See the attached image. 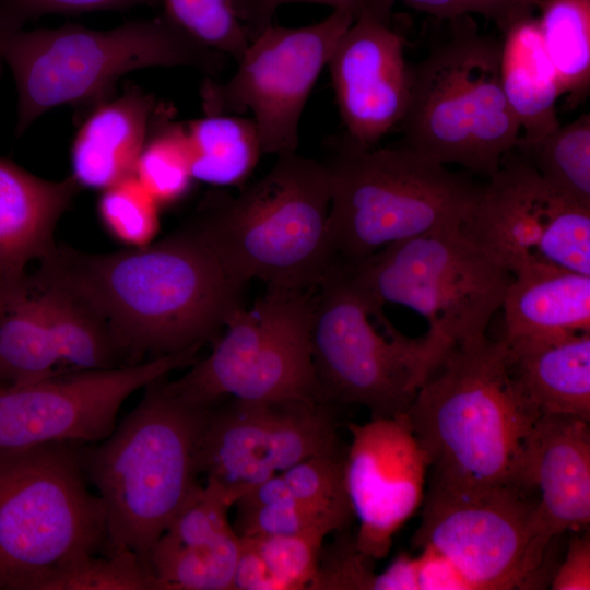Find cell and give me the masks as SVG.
<instances>
[{
    "label": "cell",
    "instance_id": "obj_21",
    "mask_svg": "<svg viewBox=\"0 0 590 590\" xmlns=\"http://www.w3.org/2000/svg\"><path fill=\"white\" fill-rule=\"evenodd\" d=\"M499 339L515 382L540 417L590 421V331Z\"/></svg>",
    "mask_w": 590,
    "mask_h": 590
},
{
    "label": "cell",
    "instance_id": "obj_29",
    "mask_svg": "<svg viewBox=\"0 0 590 590\" xmlns=\"http://www.w3.org/2000/svg\"><path fill=\"white\" fill-rule=\"evenodd\" d=\"M514 151L548 186L590 206V116L559 125L531 141H517Z\"/></svg>",
    "mask_w": 590,
    "mask_h": 590
},
{
    "label": "cell",
    "instance_id": "obj_9",
    "mask_svg": "<svg viewBox=\"0 0 590 590\" xmlns=\"http://www.w3.org/2000/svg\"><path fill=\"white\" fill-rule=\"evenodd\" d=\"M318 290L311 347L323 401L362 405L371 417L406 413L441 361L432 338L402 334L337 263Z\"/></svg>",
    "mask_w": 590,
    "mask_h": 590
},
{
    "label": "cell",
    "instance_id": "obj_41",
    "mask_svg": "<svg viewBox=\"0 0 590 590\" xmlns=\"http://www.w3.org/2000/svg\"><path fill=\"white\" fill-rule=\"evenodd\" d=\"M552 590H589L590 589V534H574L568 547L552 577Z\"/></svg>",
    "mask_w": 590,
    "mask_h": 590
},
{
    "label": "cell",
    "instance_id": "obj_6",
    "mask_svg": "<svg viewBox=\"0 0 590 590\" xmlns=\"http://www.w3.org/2000/svg\"><path fill=\"white\" fill-rule=\"evenodd\" d=\"M84 445L0 448V590H48L106 553L105 506L91 491Z\"/></svg>",
    "mask_w": 590,
    "mask_h": 590
},
{
    "label": "cell",
    "instance_id": "obj_11",
    "mask_svg": "<svg viewBox=\"0 0 590 590\" xmlns=\"http://www.w3.org/2000/svg\"><path fill=\"white\" fill-rule=\"evenodd\" d=\"M314 308L309 290L268 286L251 307L229 318L205 358L167 381L169 388L205 409L228 399L327 403L312 359Z\"/></svg>",
    "mask_w": 590,
    "mask_h": 590
},
{
    "label": "cell",
    "instance_id": "obj_17",
    "mask_svg": "<svg viewBox=\"0 0 590 590\" xmlns=\"http://www.w3.org/2000/svg\"><path fill=\"white\" fill-rule=\"evenodd\" d=\"M349 430L344 481L358 520L354 545L379 560L424 499L429 459L405 413L351 423Z\"/></svg>",
    "mask_w": 590,
    "mask_h": 590
},
{
    "label": "cell",
    "instance_id": "obj_42",
    "mask_svg": "<svg viewBox=\"0 0 590 590\" xmlns=\"http://www.w3.org/2000/svg\"><path fill=\"white\" fill-rule=\"evenodd\" d=\"M363 0H243L241 17L249 37L252 40L262 31L272 25L275 11L283 4L308 2L324 4L337 9H346L355 15Z\"/></svg>",
    "mask_w": 590,
    "mask_h": 590
},
{
    "label": "cell",
    "instance_id": "obj_31",
    "mask_svg": "<svg viewBox=\"0 0 590 590\" xmlns=\"http://www.w3.org/2000/svg\"><path fill=\"white\" fill-rule=\"evenodd\" d=\"M134 176L161 208L189 193L194 179L186 126L172 119L169 108H155Z\"/></svg>",
    "mask_w": 590,
    "mask_h": 590
},
{
    "label": "cell",
    "instance_id": "obj_25",
    "mask_svg": "<svg viewBox=\"0 0 590 590\" xmlns=\"http://www.w3.org/2000/svg\"><path fill=\"white\" fill-rule=\"evenodd\" d=\"M185 126L194 180L216 187H240L263 154L252 118L204 114Z\"/></svg>",
    "mask_w": 590,
    "mask_h": 590
},
{
    "label": "cell",
    "instance_id": "obj_8",
    "mask_svg": "<svg viewBox=\"0 0 590 590\" xmlns=\"http://www.w3.org/2000/svg\"><path fill=\"white\" fill-rule=\"evenodd\" d=\"M448 22L449 36L411 66L403 145L489 177L520 138L500 85V40L471 16Z\"/></svg>",
    "mask_w": 590,
    "mask_h": 590
},
{
    "label": "cell",
    "instance_id": "obj_46",
    "mask_svg": "<svg viewBox=\"0 0 590 590\" xmlns=\"http://www.w3.org/2000/svg\"><path fill=\"white\" fill-rule=\"evenodd\" d=\"M1 62H2V61L0 60V74H1Z\"/></svg>",
    "mask_w": 590,
    "mask_h": 590
},
{
    "label": "cell",
    "instance_id": "obj_5",
    "mask_svg": "<svg viewBox=\"0 0 590 590\" xmlns=\"http://www.w3.org/2000/svg\"><path fill=\"white\" fill-rule=\"evenodd\" d=\"M0 60L17 88L16 135L59 105L92 109L110 99L128 72L149 67H191L215 75L226 56L197 42L165 16L131 21L109 31L0 27Z\"/></svg>",
    "mask_w": 590,
    "mask_h": 590
},
{
    "label": "cell",
    "instance_id": "obj_44",
    "mask_svg": "<svg viewBox=\"0 0 590 590\" xmlns=\"http://www.w3.org/2000/svg\"><path fill=\"white\" fill-rule=\"evenodd\" d=\"M370 590H420L416 555L399 554L384 571L375 573Z\"/></svg>",
    "mask_w": 590,
    "mask_h": 590
},
{
    "label": "cell",
    "instance_id": "obj_10",
    "mask_svg": "<svg viewBox=\"0 0 590 590\" xmlns=\"http://www.w3.org/2000/svg\"><path fill=\"white\" fill-rule=\"evenodd\" d=\"M337 263L378 306L398 304L424 317L426 333L445 355L487 335L512 280L460 227Z\"/></svg>",
    "mask_w": 590,
    "mask_h": 590
},
{
    "label": "cell",
    "instance_id": "obj_22",
    "mask_svg": "<svg viewBox=\"0 0 590 590\" xmlns=\"http://www.w3.org/2000/svg\"><path fill=\"white\" fill-rule=\"evenodd\" d=\"M155 108L154 97L135 86L93 107L71 149L76 184L102 191L134 176Z\"/></svg>",
    "mask_w": 590,
    "mask_h": 590
},
{
    "label": "cell",
    "instance_id": "obj_7",
    "mask_svg": "<svg viewBox=\"0 0 590 590\" xmlns=\"http://www.w3.org/2000/svg\"><path fill=\"white\" fill-rule=\"evenodd\" d=\"M323 162L335 261H353L436 231L461 227L482 185L412 149L363 148L345 134Z\"/></svg>",
    "mask_w": 590,
    "mask_h": 590
},
{
    "label": "cell",
    "instance_id": "obj_28",
    "mask_svg": "<svg viewBox=\"0 0 590 590\" xmlns=\"http://www.w3.org/2000/svg\"><path fill=\"white\" fill-rule=\"evenodd\" d=\"M64 370L36 297L31 293L0 318V388Z\"/></svg>",
    "mask_w": 590,
    "mask_h": 590
},
{
    "label": "cell",
    "instance_id": "obj_14",
    "mask_svg": "<svg viewBox=\"0 0 590 590\" xmlns=\"http://www.w3.org/2000/svg\"><path fill=\"white\" fill-rule=\"evenodd\" d=\"M479 197L461 231L511 274L550 264L590 275V206L548 186L512 150Z\"/></svg>",
    "mask_w": 590,
    "mask_h": 590
},
{
    "label": "cell",
    "instance_id": "obj_20",
    "mask_svg": "<svg viewBox=\"0 0 590 590\" xmlns=\"http://www.w3.org/2000/svg\"><path fill=\"white\" fill-rule=\"evenodd\" d=\"M81 187L47 180L0 157V298L11 309L30 294L28 263L56 247L54 232Z\"/></svg>",
    "mask_w": 590,
    "mask_h": 590
},
{
    "label": "cell",
    "instance_id": "obj_36",
    "mask_svg": "<svg viewBox=\"0 0 590 590\" xmlns=\"http://www.w3.org/2000/svg\"><path fill=\"white\" fill-rule=\"evenodd\" d=\"M345 455L346 450H341L311 457L281 472L290 497L352 519L344 481Z\"/></svg>",
    "mask_w": 590,
    "mask_h": 590
},
{
    "label": "cell",
    "instance_id": "obj_39",
    "mask_svg": "<svg viewBox=\"0 0 590 590\" xmlns=\"http://www.w3.org/2000/svg\"><path fill=\"white\" fill-rule=\"evenodd\" d=\"M373 562L356 550L354 541L339 543L320 559L310 590H370Z\"/></svg>",
    "mask_w": 590,
    "mask_h": 590
},
{
    "label": "cell",
    "instance_id": "obj_34",
    "mask_svg": "<svg viewBox=\"0 0 590 590\" xmlns=\"http://www.w3.org/2000/svg\"><path fill=\"white\" fill-rule=\"evenodd\" d=\"M234 530L238 535H298L310 532L330 534L342 530L351 518L322 510L291 497L262 506L235 504Z\"/></svg>",
    "mask_w": 590,
    "mask_h": 590
},
{
    "label": "cell",
    "instance_id": "obj_33",
    "mask_svg": "<svg viewBox=\"0 0 590 590\" xmlns=\"http://www.w3.org/2000/svg\"><path fill=\"white\" fill-rule=\"evenodd\" d=\"M160 209L135 176L102 190L97 204L107 233L127 247H142L153 241L160 227Z\"/></svg>",
    "mask_w": 590,
    "mask_h": 590
},
{
    "label": "cell",
    "instance_id": "obj_40",
    "mask_svg": "<svg viewBox=\"0 0 590 590\" xmlns=\"http://www.w3.org/2000/svg\"><path fill=\"white\" fill-rule=\"evenodd\" d=\"M161 0H0V27L22 28L32 19L51 13L120 10L135 5L155 7Z\"/></svg>",
    "mask_w": 590,
    "mask_h": 590
},
{
    "label": "cell",
    "instance_id": "obj_16",
    "mask_svg": "<svg viewBox=\"0 0 590 590\" xmlns=\"http://www.w3.org/2000/svg\"><path fill=\"white\" fill-rule=\"evenodd\" d=\"M329 403L224 400L206 415L200 474L249 488L311 457L344 450Z\"/></svg>",
    "mask_w": 590,
    "mask_h": 590
},
{
    "label": "cell",
    "instance_id": "obj_26",
    "mask_svg": "<svg viewBox=\"0 0 590 590\" xmlns=\"http://www.w3.org/2000/svg\"><path fill=\"white\" fill-rule=\"evenodd\" d=\"M67 371L127 366L107 327L84 305L48 285L30 283Z\"/></svg>",
    "mask_w": 590,
    "mask_h": 590
},
{
    "label": "cell",
    "instance_id": "obj_19",
    "mask_svg": "<svg viewBox=\"0 0 590 590\" xmlns=\"http://www.w3.org/2000/svg\"><path fill=\"white\" fill-rule=\"evenodd\" d=\"M528 482L535 489V529L546 552L554 538L590 523L589 421L552 415L538 420L530 445Z\"/></svg>",
    "mask_w": 590,
    "mask_h": 590
},
{
    "label": "cell",
    "instance_id": "obj_45",
    "mask_svg": "<svg viewBox=\"0 0 590 590\" xmlns=\"http://www.w3.org/2000/svg\"><path fill=\"white\" fill-rule=\"evenodd\" d=\"M9 310V306L0 298V318Z\"/></svg>",
    "mask_w": 590,
    "mask_h": 590
},
{
    "label": "cell",
    "instance_id": "obj_2",
    "mask_svg": "<svg viewBox=\"0 0 590 590\" xmlns=\"http://www.w3.org/2000/svg\"><path fill=\"white\" fill-rule=\"evenodd\" d=\"M405 414L428 456L429 484L455 491L532 488L528 462L540 416L515 382L499 338L452 347Z\"/></svg>",
    "mask_w": 590,
    "mask_h": 590
},
{
    "label": "cell",
    "instance_id": "obj_15",
    "mask_svg": "<svg viewBox=\"0 0 590 590\" xmlns=\"http://www.w3.org/2000/svg\"><path fill=\"white\" fill-rule=\"evenodd\" d=\"M199 350L0 388V448L102 441L115 429L118 411L129 396L175 369L192 365Z\"/></svg>",
    "mask_w": 590,
    "mask_h": 590
},
{
    "label": "cell",
    "instance_id": "obj_24",
    "mask_svg": "<svg viewBox=\"0 0 590 590\" xmlns=\"http://www.w3.org/2000/svg\"><path fill=\"white\" fill-rule=\"evenodd\" d=\"M499 76L522 141L545 135L560 123L556 113L563 90L544 49L538 17L526 15L503 33Z\"/></svg>",
    "mask_w": 590,
    "mask_h": 590
},
{
    "label": "cell",
    "instance_id": "obj_27",
    "mask_svg": "<svg viewBox=\"0 0 590 590\" xmlns=\"http://www.w3.org/2000/svg\"><path fill=\"white\" fill-rule=\"evenodd\" d=\"M536 12L563 95L578 105L590 88V0H542Z\"/></svg>",
    "mask_w": 590,
    "mask_h": 590
},
{
    "label": "cell",
    "instance_id": "obj_35",
    "mask_svg": "<svg viewBox=\"0 0 590 590\" xmlns=\"http://www.w3.org/2000/svg\"><path fill=\"white\" fill-rule=\"evenodd\" d=\"M326 536L322 532H310L246 538L263 559L276 590H306L316 578Z\"/></svg>",
    "mask_w": 590,
    "mask_h": 590
},
{
    "label": "cell",
    "instance_id": "obj_4",
    "mask_svg": "<svg viewBox=\"0 0 590 590\" xmlns=\"http://www.w3.org/2000/svg\"><path fill=\"white\" fill-rule=\"evenodd\" d=\"M324 163L292 152L238 194H209L191 220L238 282L310 290L335 262Z\"/></svg>",
    "mask_w": 590,
    "mask_h": 590
},
{
    "label": "cell",
    "instance_id": "obj_12",
    "mask_svg": "<svg viewBox=\"0 0 590 590\" xmlns=\"http://www.w3.org/2000/svg\"><path fill=\"white\" fill-rule=\"evenodd\" d=\"M533 488L455 491L429 484L412 543L448 564L465 590L524 589L545 553Z\"/></svg>",
    "mask_w": 590,
    "mask_h": 590
},
{
    "label": "cell",
    "instance_id": "obj_43",
    "mask_svg": "<svg viewBox=\"0 0 590 590\" xmlns=\"http://www.w3.org/2000/svg\"><path fill=\"white\" fill-rule=\"evenodd\" d=\"M240 536V552L233 577L232 590H276L267 566L246 536Z\"/></svg>",
    "mask_w": 590,
    "mask_h": 590
},
{
    "label": "cell",
    "instance_id": "obj_23",
    "mask_svg": "<svg viewBox=\"0 0 590 590\" xmlns=\"http://www.w3.org/2000/svg\"><path fill=\"white\" fill-rule=\"evenodd\" d=\"M500 310L504 339L590 331V275L550 264L520 269Z\"/></svg>",
    "mask_w": 590,
    "mask_h": 590
},
{
    "label": "cell",
    "instance_id": "obj_37",
    "mask_svg": "<svg viewBox=\"0 0 590 590\" xmlns=\"http://www.w3.org/2000/svg\"><path fill=\"white\" fill-rule=\"evenodd\" d=\"M48 590H158L151 570L130 552L93 556L56 578Z\"/></svg>",
    "mask_w": 590,
    "mask_h": 590
},
{
    "label": "cell",
    "instance_id": "obj_38",
    "mask_svg": "<svg viewBox=\"0 0 590 590\" xmlns=\"http://www.w3.org/2000/svg\"><path fill=\"white\" fill-rule=\"evenodd\" d=\"M406 5L438 20L451 21L479 14L503 33L515 21L534 14L542 0H401Z\"/></svg>",
    "mask_w": 590,
    "mask_h": 590
},
{
    "label": "cell",
    "instance_id": "obj_30",
    "mask_svg": "<svg viewBox=\"0 0 590 590\" xmlns=\"http://www.w3.org/2000/svg\"><path fill=\"white\" fill-rule=\"evenodd\" d=\"M239 552L236 532L198 545L158 539L150 552L149 567L158 590H232Z\"/></svg>",
    "mask_w": 590,
    "mask_h": 590
},
{
    "label": "cell",
    "instance_id": "obj_13",
    "mask_svg": "<svg viewBox=\"0 0 590 590\" xmlns=\"http://www.w3.org/2000/svg\"><path fill=\"white\" fill-rule=\"evenodd\" d=\"M355 14L337 9L302 27L273 24L250 40L237 70L225 82L206 79L204 114H252L263 154L296 152L302 114L339 38Z\"/></svg>",
    "mask_w": 590,
    "mask_h": 590
},
{
    "label": "cell",
    "instance_id": "obj_32",
    "mask_svg": "<svg viewBox=\"0 0 590 590\" xmlns=\"http://www.w3.org/2000/svg\"><path fill=\"white\" fill-rule=\"evenodd\" d=\"M164 16L197 42L237 62L250 40L241 0H161Z\"/></svg>",
    "mask_w": 590,
    "mask_h": 590
},
{
    "label": "cell",
    "instance_id": "obj_3",
    "mask_svg": "<svg viewBox=\"0 0 590 590\" xmlns=\"http://www.w3.org/2000/svg\"><path fill=\"white\" fill-rule=\"evenodd\" d=\"M210 409L180 398L164 376L108 437L83 446L85 474L105 506V554L130 551L150 569L152 547L200 484Z\"/></svg>",
    "mask_w": 590,
    "mask_h": 590
},
{
    "label": "cell",
    "instance_id": "obj_1",
    "mask_svg": "<svg viewBox=\"0 0 590 590\" xmlns=\"http://www.w3.org/2000/svg\"><path fill=\"white\" fill-rule=\"evenodd\" d=\"M30 276L90 309L127 366L201 347L244 306L245 284L228 274L191 219L158 241L115 252L56 245Z\"/></svg>",
    "mask_w": 590,
    "mask_h": 590
},
{
    "label": "cell",
    "instance_id": "obj_18",
    "mask_svg": "<svg viewBox=\"0 0 590 590\" xmlns=\"http://www.w3.org/2000/svg\"><path fill=\"white\" fill-rule=\"evenodd\" d=\"M393 2L363 0L327 64L344 134L363 148L400 126L409 105L411 66L391 26Z\"/></svg>",
    "mask_w": 590,
    "mask_h": 590
}]
</instances>
